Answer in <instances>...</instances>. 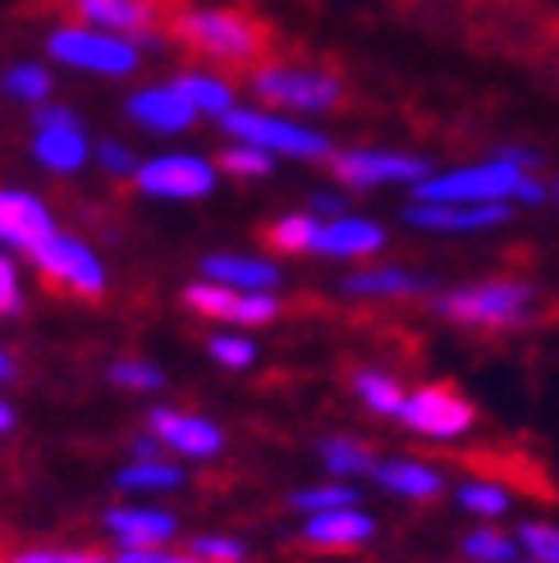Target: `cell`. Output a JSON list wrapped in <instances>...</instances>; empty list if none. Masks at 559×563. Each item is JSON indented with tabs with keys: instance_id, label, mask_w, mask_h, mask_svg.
<instances>
[{
	"instance_id": "1",
	"label": "cell",
	"mask_w": 559,
	"mask_h": 563,
	"mask_svg": "<svg viewBox=\"0 0 559 563\" xmlns=\"http://www.w3.org/2000/svg\"><path fill=\"white\" fill-rule=\"evenodd\" d=\"M165 42L248 78L280 55V27L248 5H193V0H179L165 19Z\"/></svg>"
},
{
	"instance_id": "2",
	"label": "cell",
	"mask_w": 559,
	"mask_h": 563,
	"mask_svg": "<svg viewBox=\"0 0 559 563\" xmlns=\"http://www.w3.org/2000/svg\"><path fill=\"white\" fill-rule=\"evenodd\" d=\"M248 88H253L266 106H280V110H303V115H321V110H335L349 88L344 78L335 69H321V65H307V60H266L262 69L248 74Z\"/></svg>"
},
{
	"instance_id": "3",
	"label": "cell",
	"mask_w": 559,
	"mask_h": 563,
	"mask_svg": "<svg viewBox=\"0 0 559 563\" xmlns=\"http://www.w3.org/2000/svg\"><path fill=\"white\" fill-rule=\"evenodd\" d=\"M37 10L65 14L78 27H101V33H116L138 42H165V19L179 0H33Z\"/></svg>"
},
{
	"instance_id": "4",
	"label": "cell",
	"mask_w": 559,
	"mask_h": 563,
	"mask_svg": "<svg viewBox=\"0 0 559 563\" xmlns=\"http://www.w3.org/2000/svg\"><path fill=\"white\" fill-rule=\"evenodd\" d=\"M28 262L37 266L42 285H46L51 294L78 298V302L106 298V266H101L97 252L83 243V239H74V234L55 230L46 243H37L33 252H28Z\"/></svg>"
},
{
	"instance_id": "5",
	"label": "cell",
	"mask_w": 559,
	"mask_h": 563,
	"mask_svg": "<svg viewBox=\"0 0 559 563\" xmlns=\"http://www.w3.org/2000/svg\"><path fill=\"white\" fill-rule=\"evenodd\" d=\"M533 302H537V289L523 285V279H486V285L445 294L436 302V312L463 325H478V330H509L533 317Z\"/></svg>"
},
{
	"instance_id": "6",
	"label": "cell",
	"mask_w": 559,
	"mask_h": 563,
	"mask_svg": "<svg viewBox=\"0 0 559 563\" xmlns=\"http://www.w3.org/2000/svg\"><path fill=\"white\" fill-rule=\"evenodd\" d=\"M523 170L509 165L505 156H495L486 165H468L454 175H431L417 184V202H436V207H482V202H505L514 197Z\"/></svg>"
},
{
	"instance_id": "7",
	"label": "cell",
	"mask_w": 559,
	"mask_h": 563,
	"mask_svg": "<svg viewBox=\"0 0 559 563\" xmlns=\"http://www.w3.org/2000/svg\"><path fill=\"white\" fill-rule=\"evenodd\" d=\"M51 60H61L69 69H88V74H106V78H124L138 69V46L129 37L101 33V27H78L65 23L46 37Z\"/></svg>"
},
{
	"instance_id": "8",
	"label": "cell",
	"mask_w": 559,
	"mask_h": 563,
	"mask_svg": "<svg viewBox=\"0 0 559 563\" xmlns=\"http://www.w3.org/2000/svg\"><path fill=\"white\" fill-rule=\"evenodd\" d=\"M226 124L239 143L248 147H262L271 156H303V161H326L335 156L330 152V137L326 133H313V129H303V124H289V120H280V115H262V110H230Z\"/></svg>"
},
{
	"instance_id": "9",
	"label": "cell",
	"mask_w": 559,
	"mask_h": 563,
	"mask_svg": "<svg viewBox=\"0 0 559 563\" xmlns=\"http://www.w3.org/2000/svg\"><path fill=\"white\" fill-rule=\"evenodd\" d=\"M399 421L417 435H431V440H454L463 431H472V421H478V408H472L454 385H423L413 389L404 399V412Z\"/></svg>"
},
{
	"instance_id": "10",
	"label": "cell",
	"mask_w": 559,
	"mask_h": 563,
	"mask_svg": "<svg viewBox=\"0 0 559 563\" xmlns=\"http://www.w3.org/2000/svg\"><path fill=\"white\" fill-rule=\"evenodd\" d=\"M330 170L349 188H376V184H423L431 179V165L423 156H404V152H335Z\"/></svg>"
},
{
	"instance_id": "11",
	"label": "cell",
	"mask_w": 559,
	"mask_h": 563,
	"mask_svg": "<svg viewBox=\"0 0 559 563\" xmlns=\"http://www.w3.org/2000/svg\"><path fill=\"white\" fill-rule=\"evenodd\" d=\"M133 188L147 197H171V202H193L216 188V165L202 156H156L143 161L133 175Z\"/></svg>"
},
{
	"instance_id": "12",
	"label": "cell",
	"mask_w": 559,
	"mask_h": 563,
	"mask_svg": "<svg viewBox=\"0 0 559 563\" xmlns=\"http://www.w3.org/2000/svg\"><path fill=\"white\" fill-rule=\"evenodd\" d=\"M184 307L211 321H230V325H266L280 317L275 294H248V289H226V285H188L184 289Z\"/></svg>"
},
{
	"instance_id": "13",
	"label": "cell",
	"mask_w": 559,
	"mask_h": 563,
	"mask_svg": "<svg viewBox=\"0 0 559 563\" xmlns=\"http://www.w3.org/2000/svg\"><path fill=\"white\" fill-rule=\"evenodd\" d=\"M147 431L165 449L184 454V459H216L220 449H226V431H220L211 417L179 412V408H152L147 412Z\"/></svg>"
},
{
	"instance_id": "14",
	"label": "cell",
	"mask_w": 559,
	"mask_h": 563,
	"mask_svg": "<svg viewBox=\"0 0 559 563\" xmlns=\"http://www.w3.org/2000/svg\"><path fill=\"white\" fill-rule=\"evenodd\" d=\"M51 234H55V216L42 197L23 188H0V247H14L28 257Z\"/></svg>"
},
{
	"instance_id": "15",
	"label": "cell",
	"mask_w": 559,
	"mask_h": 563,
	"mask_svg": "<svg viewBox=\"0 0 559 563\" xmlns=\"http://www.w3.org/2000/svg\"><path fill=\"white\" fill-rule=\"evenodd\" d=\"M376 531V522L349 504V509H330V514H313L298 531V545L303 550H321V554H344L353 545H362Z\"/></svg>"
},
{
	"instance_id": "16",
	"label": "cell",
	"mask_w": 559,
	"mask_h": 563,
	"mask_svg": "<svg viewBox=\"0 0 559 563\" xmlns=\"http://www.w3.org/2000/svg\"><path fill=\"white\" fill-rule=\"evenodd\" d=\"M106 531L120 541V550H156L165 541H175L179 518L165 509H138V504H120V509H106Z\"/></svg>"
},
{
	"instance_id": "17",
	"label": "cell",
	"mask_w": 559,
	"mask_h": 563,
	"mask_svg": "<svg viewBox=\"0 0 559 563\" xmlns=\"http://www.w3.org/2000/svg\"><path fill=\"white\" fill-rule=\"evenodd\" d=\"M381 247H385V230L376 220H358V216L321 220L317 239H313V252H321V257H344V262H362Z\"/></svg>"
},
{
	"instance_id": "18",
	"label": "cell",
	"mask_w": 559,
	"mask_h": 563,
	"mask_svg": "<svg viewBox=\"0 0 559 563\" xmlns=\"http://www.w3.org/2000/svg\"><path fill=\"white\" fill-rule=\"evenodd\" d=\"M129 120L152 129V133H184L193 120H198V110L184 101V92L175 82H161V88H143V92L129 97Z\"/></svg>"
},
{
	"instance_id": "19",
	"label": "cell",
	"mask_w": 559,
	"mask_h": 563,
	"mask_svg": "<svg viewBox=\"0 0 559 563\" xmlns=\"http://www.w3.org/2000/svg\"><path fill=\"white\" fill-rule=\"evenodd\" d=\"M505 220H509L505 202H482V207L417 202V207H408V224H417V230H436V234H472V230H491V224H505Z\"/></svg>"
},
{
	"instance_id": "20",
	"label": "cell",
	"mask_w": 559,
	"mask_h": 563,
	"mask_svg": "<svg viewBox=\"0 0 559 563\" xmlns=\"http://www.w3.org/2000/svg\"><path fill=\"white\" fill-rule=\"evenodd\" d=\"M463 467L468 472H478L482 482H500L505 486L509 476L514 482H523V486H533V495H541V499H550V482H546V472L533 463V459H514V454H505V449H472V454H463Z\"/></svg>"
},
{
	"instance_id": "21",
	"label": "cell",
	"mask_w": 559,
	"mask_h": 563,
	"mask_svg": "<svg viewBox=\"0 0 559 563\" xmlns=\"http://www.w3.org/2000/svg\"><path fill=\"white\" fill-rule=\"evenodd\" d=\"M211 285H226V289H248V294H271L280 285V271L262 257H234V252H211L202 262Z\"/></svg>"
},
{
	"instance_id": "22",
	"label": "cell",
	"mask_w": 559,
	"mask_h": 563,
	"mask_svg": "<svg viewBox=\"0 0 559 563\" xmlns=\"http://www.w3.org/2000/svg\"><path fill=\"white\" fill-rule=\"evenodd\" d=\"M33 156L55 175H74L88 161V137H83L78 124H46L33 137Z\"/></svg>"
},
{
	"instance_id": "23",
	"label": "cell",
	"mask_w": 559,
	"mask_h": 563,
	"mask_svg": "<svg viewBox=\"0 0 559 563\" xmlns=\"http://www.w3.org/2000/svg\"><path fill=\"white\" fill-rule=\"evenodd\" d=\"M376 482L390 490V495H404V499H431L445 490V476L427 463H413V459H390V463H376Z\"/></svg>"
},
{
	"instance_id": "24",
	"label": "cell",
	"mask_w": 559,
	"mask_h": 563,
	"mask_svg": "<svg viewBox=\"0 0 559 563\" xmlns=\"http://www.w3.org/2000/svg\"><path fill=\"white\" fill-rule=\"evenodd\" d=\"M175 88L184 92V101L198 110V115H220L226 120L230 110H234V88L226 78H216V74H198V69H188L175 78Z\"/></svg>"
},
{
	"instance_id": "25",
	"label": "cell",
	"mask_w": 559,
	"mask_h": 563,
	"mask_svg": "<svg viewBox=\"0 0 559 563\" xmlns=\"http://www.w3.org/2000/svg\"><path fill=\"white\" fill-rule=\"evenodd\" d=\"M423 289H427L423 275H408V271H395V266L358 271V275L344 279V294H353V298H408V294H423Z\"/></svg>"
},
{
	"instance_id": "26",
	"label": "cell",
	"mask_w": 559,
	"mask_h": 563,
	"mask_svg": "<svg viewBox=\"0 0 559 563\" xmlns=\"http://www.w3.org/2000/svg\"><path fill=\"white\" fill-rule=\"evenodd\" d=\"M317 216H280L275 224H266L262 239L271 252L280 257H303V252H313V239H317Z\"/></svg>"
},
{
	"instance_id": "27",
	"label": "cell",
	"mask_w": 559,
	"mask_h": 563,
	"mask_svg": "<svg viewBox=\"0 0 559 563\" xmlns=\"http://www.w3.org/2000/svg\"><path fill=\"white\" fill-rule=\"evenodd\" d=\"M120 490H147V495H156V490H175V486H184V467H175V463H161V459H138V463H129L120 476Z\"/></svg>"
},
{
	"instance_id": "28",
	"label": "cell",
	"mask_w": 559,
	"mask_h": 563,
	"mask_svg": "<svg viewBox=\"0 0 559 563\" xmlns=\"http://www.w3.org/2000/svg\"><path fill=\"white\" fill-rule=\"evenodd\" d=\"M353 389L376 417H399L404 399H408V394L399 389V380H390L385 372H353Z\"/></svg>"
},
{
	"instance_id": "29",
	"label": "cell",
	"mask_w": 559,
	"mask_h": 563,
	"mask_svg": "<svg viewBox=\"0 0 559 563\" xmlns=\"http://www.w3.org/2000/svg\"><path fill=\"white\" fill-rule=\"evenodd\" d=\"M321 463L335 476H372L376 472L372 449L362 440H321Z\"/></svg>"
},
{
	"instance_id": "30",
	"label": "cell",
	"mask_w": 559,
	"mask_h": 563,
	"mask_svg": "<svg viewBox=\"0 0 559 563\" xmlns=\"http://www.w3.org/2000/svg\"><path fill=\"white\" fill-rule=\"evenodd\" d=\"M6 97H14V101H23V106H46V97H51V74L42 69V65H14L10 74H6Z\"/></svg>"
},
{
	"instance_id": "31",
	"label": "cell",
	"mask_w": 559,
	"mask_h": 563,
	"mask_svg": "<svg viewBox=\"0 0 559 563\" xmlns=\"http://www.w3.org/2000/svg\"><path fill=\"white\" fill-rule=\"evenodd\" d=\"M271 165H275L271 152L248 147V143H234V147H226V152L216 156V170H226V175H234V179H266Z\"/></svg>"
},
{
	"instance_id": "32",
	"label": "cell",
	"mask_w": 559,
	"mask_h": 563,
	"mask_svg": "<svg viewBox=\"0 0 559 563\" xmlns=\"http://www.w3.org/2000/svg\"><path fill=\"white\" fill-rule=\"evenodd\" d=\"M0 563H110V554L69 550V545H23V550H6Z\"/></svg>"
},
{
	"instance_id": "33",
	"label": "cell",
	"mask_w": 559,
	"mask_h": 563,
	"mask_svg": "<svg viewBox=\"0 0 559 563\" xmlns=\"http://www.w3.org/2000/svg\"><path fill=\"white\" fill-rule=\"evenodd\" d=\"M459 550H463V559H472V563H518V541L500 537V531H491V527L463 537Z\"/></svg>"
},
{
	"instance_id": "34",
	"label": "cell",
	"mask_w": 559,
	"mask_h": 563,
	"mask_svg": "<svg viewBox=\"0 0 559 563\" xmlns=\"http://www.w3.org/2000/svg\"><path fill=\"white\" fill-rule=\"evenodd\" d=\"M459 504L468 514H482V518H500L509 509V486L500 482H482V476H472V482L459 490Z\"/></svg>"
},
{
	"instance_id": "35",
	"label": "cell",
	"mask_w": 559,
	"mask_h": 563,
	"mask_svg": "<svg viewBox=\"0 0 559 563\" xmlns=\"http://www.w3.org/2000/svg\"><path fill=\"white\" fill-rule=\"evenodd\" d=\"M353 499H358V490H349V486H313V490H294L289 509L313 518V514H330V509H349Z\"/></svg>"
},
{
	"instance_id": "36",
	"label": "cell",
	"mask_w": 559,
	"mask_h": 563,
	"mask_svg": "<svg viewBox=\"0 0 559 563\" xmlns=\"http://www.w3.org/2000/svg\"><path fill=\"white\" fill-rule=\"evenodd\" d=\"M207 353L220 362V367H230V372H243V367H253V362H257V344L248 340V334H211Z\"/></svg>"
},
{
	"instance_id": "37",
	"label": "cell",
	"mask_w": 559,
	"mask_h": 563,
	"mask_svg": "<svg viewBox=\"0 0 559 563\" xmlns=\"http://www.w3.org/2000/svg\"><path fill=\"white\" fill-rule=\"evenodd\" d=\"M110 380L124 385V389H161V385H165L161 367H152V362H143V357H120V362H110Z\"/></svg>"
},
{
	"instance_id": "38",
	"label": "cell",
	"mask_w": 559,
	"mask_h": 563,
	"mask_svg": "<svg viewBox=\"0 0 559 563\" xmlns=\"http://www.w3.org/2000/svg\"><path fill=\"white\" fill-rule=\"evenodd\" d=\"M518 545L533 554L537 563H559V527H550V522H523L518 527Z\"/></svg>"
},
{
	"instance_id": "39",
	"label": "cell",
	"mask_w": 559,
	"mask_h": 563,
	"mask_svg": "<svg viewBox=\"0 0 559 563\" xmlns=\"http://www.w3.org/2000/svg\"><path fill=\"white\" fill-rule=\"evenodd\" d=\"M188 554L202 559V563H248V545L230 541V537H193Z\"/></svg>"
},
{
	"instance_id": "40",
	"label": "cell",
	"mask_w": 559,
	"mask_h": 563,
	"mask_svg": "<svg viewBox=\"0 0 559 563\" xmlns=\"http://www.w3.org/2000/svg\"><path fill=\"white\" fill-rule=\"evenodd\" d=\"M23 312V285H19V266L14 257L0 252V317H19Z\"/></svg>"
},
{
	"instance_id": "41",
	"label": "cell",
	"mask_w": 559,
	"mask_h": 563,
	"mask_svg": "<svg viewBox=\"0 0 559 563\" xmlns=\"http://www.w3.org/2000/svg\"><path fill=\"white\" fill-rule=\"evenodd\" d=\"M97 156H101V170H110L116 179H133V175H138L133 152H129V147H120V143H101V147H97Z\"/></svg>"
},
{
	"instance_id": "42",
	"label": "cell",
	"mask_w": 559,
	"mask_h": 563,
	"mask_svg": "<svg viewBox=\"0 0 559 563\" xmlns=\"http://www.w3.org/2000/svg\"><path fill=\"white\" fill-rule=\"evenodd\" d=\"M33 124L37 129H46V124H78V115H74L69 106H37L33 110Z\"/></svg>"
},
{
	"instance_id": "43",
	"label": "cell",
	"mask_w": 559,
	"mask_h": 563,
	"mask_svg": "<svg viewBox=\"0 0 559 563\" xmlns=\"http://www.w3.org/2000/svg\"><path fill=\"white\" fill-rule=\"evenodd\" d=\"M313 216L317 220H340L344 216V202H340V197H330V192H321L317 202H313Z\"/></svg>"
},
{
	"instance_id": "44",
	"label": "cell",
	"mask_w": 559,
	"mask_h": 563,
	"mask_svg": "<svg viewBox=\"0 0 559 563\" xmlns=\"http://www.w3.org/2000/svg\"><path fill=\"white\" fill-rule=\"evenodd\" d=\"M514 197H518V202H546V188L537 184V179H518V188H514Z\"/></svg>"
},
{
	"instance_id": "45",
	"label": "cell",
	"mask_w": 559,
	"mask_h": 563,
	"mask_svg": "<svg viewBox=\"0 0 559 563\" xmlns=\"http://www.w3.org/2000/svg\"><path fill=\"white\" fill-rule=\"evenodd\" d=\"M14 427H19V412H14L6 399H0V435H10Z\"/></svg>"
},
{
	"instance_id": "46",
	"label": "cell",
	"mask_w": 559,
	"mask_h": 563,
	"mask_svg": "<svg viewBox=\"0 0 559 563\" xmlns=\"http://www.w3.org/2000/svg\"><path fill=\"white\" fill-rule=\"evenodd\" d=\"M14 376H19V362L6 349H0V380H14Z\"/></svg>"
},
{
	"instance_id": "47",
	"label": "cell",
	"mask_w": 559,
	"mask_h": 563,
	"mask_svg": "<svg viewBox=\"0 0 559 563\" xmlns=\"http://www.w3.org/2000/svg\"><path fill=\"white\" fill-rule=\"evenodd\" d=\"M555 197H559V184H555Z\"/></svg>"
}]
</instances>
